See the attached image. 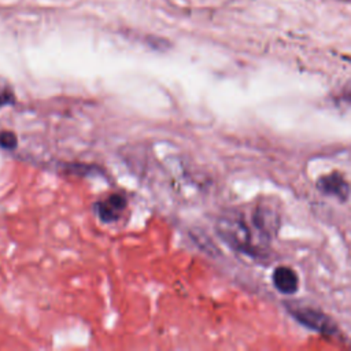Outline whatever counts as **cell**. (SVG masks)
I'll list each match as a JSON object with an SVG mask.
<instances>
[{
    "label": "cell",
    "mask_w": 351,
    "mask_h": 351,
    "mask_svg": "<svg viewBox=\"0 0 351 351\" xmlns=\"http://www.w3.org/2000/svg\"><path fill=\"white\" fill-rule=\"evenodd\" d=\"M219 236L236 251L250 256L263 255L270 243V237L265 234L250 213V221L241 213H233L219 218L217 223Z\"/></svg>",
    "instance_id": "1"
},
{
    "label": "cell",
    "mask_w": 351,
    "mask_h": 351,
    "mask_svg": "<svg viewBox=\"0 0 351 351\" xmlns=\"http://www.w3.org/2000/svg\"><path fill=\"white\" fill-rule=\"evenodd\" d=\"M288 310L295 317L296 321H299L302 325H304L308 329H313L315 332L325 333V335H332L337 330L336 322L319 310H315L311 307H300V306L289 307Z\"/></svg>",
    "instance_id": "2"
},
{
    "label": "cell",
    "mask_w": 351,
    "mask_h": 351,
    "mask_svg": "<svg viewBox=\"0 0 351 351\" xmlns=\"http://www.w3.org/2000/svg\"><path fill=\"white\" fill-rule=\"evenodd\" d=\"M317 188L329 196L339 199L340 202H346L350 196V185L346 178L340 173H329L318 178Z\"/></svg>",
    "instance_id": "3"
},
{
    "label": "cell",
    "mask_w": 351,
    "mask_h": 351,
    "mask_svg": "<svg viewBox=\"0 0 351 351\" xmlns=\"http://www.w3.org/2000/svg\"><path fill=\"white\" fill-rule=\"evenodd\" d=\"M273 284L284 295H293L299 287L298 274L288 266H278L273 271Z\"/></svg>",
    "instance_id": "4"
},
{
    "label": "cell",
    "mask_w": 351,
    "mask_h": 351,
    "mask_svg": "<svg viewBox=\"0 0 351 351\" xmlns=\"http://www.w3.org/2000/svg\"><path fill=\"white\" fill-rule=\"evenodd\" d=\"M125 207H126V199L119 193H112L106 200H101L100 203H97L96 210L99 213V217L103 221L111 222L118 219V217L125 210Z\"/></svg>",
    "instance_id": "5"
},
{
    "label": "cell",
    "mask_w": 351,
    "mask_h": 351,
    "mask_svg": "<svg viewBox=\"0 0 351 351\" xmlns=\"http://www.w3.org/2000/svg\"><path fill=\"white\" fill-rule=\"evenodd\" d=\"M14 101H15V95L12 89L5 82H0V106L11 104Z\"/></svg>",
    "instance_id": "6"
},
{
    "label": "cell",
    "mask_w": 351,
    "mask_h": 351,
    "mask_svg": "<svg viewBox=\"0 0 351 351\" xmlns=\"http://www.w3.org/2000/svg\"><path fill=\"white\" fill-rule=\"evenodd\" d=\"M0 145L4 148H14L16 145V136L11 132L0 133Z\"/></svg>",
    "instance_id": "7"
},
{
    "label": "cell",
    "mask_w": 351,
    "mask_h": 351,
    "mask_svg": "<svg viewBox=\"0 0 351 351\" xmlns=\"http://www.w3.org/2000/svg\"><path fill=\"white\" fill-rule=\"evenodd\" d=\"M343 97H346L347 100H351V84L348 85V86H346V89H344V95H343Z\"/></svg>",
    "instance_id": "8"
}]
</instances>
